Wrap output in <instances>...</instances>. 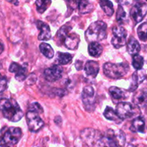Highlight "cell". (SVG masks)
<instances>
[{
  "instance_id": "cell-14",
  "label": "cell",
  "mask_w": 147,
  "mask_h": 147,
  "mask_svg": "<svg viewBox=\"0 0 147 147\" xmlns=\"http://www.w3.org/2000/svg\"><path fill=\"white\" fill-rule=\"evenodd\" d=\"M9 70L12 73L15 74V79L18 81L22 82L26 79L27 69L18 63H15V62L11 63Z\"/></svg>"
},
{
  "instance_id": "cell-36",
  "label": "cell",
  "mask_w": 147,
  "mask_h": 147,
  "mask_svg": "<svg viewBox=\"0 0 147 147\" xmlns=\"http://www.w3.org/2000/svg\"><path fill=\"white\" fill-rule=\"evenodd\" d=\"M2 147H12V146H10L5 145V146H2Z\"/></svg>"
},
{
  "instance_id": "cell-23",
  "label": "cell",
  "mask_w": 147,
  "mask_h": 147,
  "mask_svg": "<svg viewBox=\"0 0 147 147\" xmlns=\"http://www.w3.org/2000/svg\"><path fill=\"white\" fill-rule=\"evenodd\" d=\"M100 5L102 10L107 16L111 17L113 15V5L110 0H100Z\"/></svg>"
},
{
  "instance_id": "cell-25",
  "label": "cell",
  "mask_w": 147,
  "mask_h": 147,
  "mask_svg": "<svg viewBox=\"0 0 147 147\" xmlns=\"http://www.w3.org/2000/svg\"><path fill=\"white\" fill-rule=\"evenodd\" d=\"M39 48H40V52L42 53V54L46 56V58H48V59H52L54 56V51H53V48L48 43H40Z\"/></svg>"
},
{
  "instance_id": "cell-31",
  "label": "cell",
  "mask_w": 147,
  "mask_h": 147,
  "mask_svg": "<svg viewBox=\"0 0 147 147\" xmlns=\"http://www.w3.org/2000/svg\"><path fill=\"white\" fill-rule=\"evenodd\" d=\"M126 17V13L124 11L123 8L121 5H119L118 8V11H117V13H116V20L118 22H122L124 19Z\"/></svg>"
},
{
  "instance_id": "cell-15",
  "label": "cell",
  "mask_w": 147,
  "mask_h": 147,
  "mask_svg": "<svg viewBox=\"0 0 147 147\" xmlns=\"http://www.w3.org/2000/svg\"><path fill=\"white\" fill-rule=\"evenodd\" d=\"M37 27L40 30V34L38 35L39 40H49L51 38V30L49 25L42 21H37Z\"/></svg>"
},
{
  "instance_id": "cell-33",
  "label": "cell",
  "mask_w": 147,
  "mask_h": 147,
  "mask_svg": "<svg viewBox=\"0 0 147 147\" xmlns=\"http://www.w3.org/2000/svg\"><path fill=\"white\" fill-rule=\"evenodd\" d=\"M7 2H9V3H12L15 5H18V0H6Z\"/></svg>"
},
{
  "instance_id": "cell-38",
  "label": "cell",
  "mask_w": 147,
  "mask_h": 147,
  "mask_svg": "<svg viewBox=\"0 0 147 147\" xmlns=\"http://www.w3.org/2000/svg\"><path fill=\"white\" fill-rule=\"evenodd\" d=\"M146 1H147V0H146Z\"/></svg>"
},
{
  "instance_id": "cell-37",
  "label": "cell",
  "mask_w": 147,
  "mask_h": 147,
  "mask_svg": "<svg viewBox=\"0 0 147 147\" xmlns=\"http://www.w3.org/2000/svg\"><path fill=\"white\" fill-rule=\"evenodd\" d=\"M128 147H134V146H132V145H129V146H128Z\"/></svg>"
},
{
  "instance_id": "cell-24",
  "label": "cell",
  "mask_w": 147,
  "mask_h": 147,
  "mask_svg": "<svg viewBox=\"0 0 147 147\" xmlns=\"http://www.w3.org/2000/svg\"><path fill=\"white\" fill-rule=\"evenodd\" d=\"M78 8L81 14H87L92 10L93 6L88 0H79Z\"/></svg>"
},
{
  "instance_id": "cell-1",
  "label": "cell",
  "mask_w": 147,
  "mask_h": 147,
  "mask_svg": "<svg viewBox=\"0 0 147 147\" xmlns=\"http://www.w3.org/2000/svg\"><path fill=\"white\" fill-rule=\"evenodd\" d=\"M0 111L5 118L12 122H18L23 116L20 107L12 98H2L0 100Z\"/></svg>"
},
{
  "instance_id": "cell-18",
  "label": "cell",
  "mask_w": 147,
  "mask_h": 147,
  "mask_svg": "<svg viewBox=\"0 0 147 147\" xmlns=\"http://www.w3.org/2000/svg\"><path fill=\"white\" fill-rule=\"evenodd\" d=\"M109 93H110V96L116 100H121L123 99L127 98V94L126 92L123 89L119 88L118 87H111L109 89Z\"/></svg>"
},
{
  "instance_id": "cell-2",
  "label": "cell",
  "mask_w": 147,
  "mask_h": 147,
  "mask_svg": "<svg viewBox=\"0 0 147 147\" xmlns=\"http://www.w3.org/2000/svg\"><path fill=\"white\" fill-rule=\"evenodd\" d=\"M71 27L68 25L62 26L58 31L56 38L58 44L63 43L68 49L75 50L78 48L80 42V36L76 33H70Z\"/></svg>"
},
{
  "instance_id": "cell-4",
  "label": "cell",
  "mask_w": 147,
  "mask_h": 147,
  "mask_svg": "<svg viewBox=\"0 0 147 147\" xmlns=\"http://www.w3.org/2000/svg\"><path fill=\"white\" fill-rule=\"evenodd\" d=\"M129 66L127 63H113L107 62L103 66V71L105 75L110 79L118 80L128 73Z\"/></svg>"
},
{
  "instance_id": "cell-11",
  "label": "cell",
  "mask_w": 147,
  "mask_h": 147,
  "mask_svg": "<svg viewBox=\"0 0 147 147\" xmlns=\"http://www.w3.org/2000/svg\"><path fill=\"white\" fill-rule=\"evenodd\" d=\"M116 113L121 120L131 118L135 115L136 107L129 102H120L116 106Z\"/></svg>"
},
{
  "instance_id": "cell-32",
  "label": "cell",
  "mask_w": 147,
  "mask_h": 147,
  "mask_svg": "<svg viewBox=\"0 0 147 147\" xmlns=\"http://www.w3.org/2000/svg\"><path fill=\"white\" fill-rule=\"evenodd\" d=\"M7 88V81L4 77L0 76V94L3 92Z\"/></svg>"
},
{
  "instance_id": "cell-22",
  "label": "cell",
  "mask_w": 147,
  "mask_h": 147,
  "mask_svg": "<svg viewBox=\"0 0 147 147\" xmlns=\"http://www.w3.org/2000/svg\"><path fill=\"white\" fill-rule=\"evenodd\" d=\"M104 116L107 118V120L114 121V122L119 123L120 122L122 121V120L118 117L116 111L114 110L112 107H107L104 111Z\"/></svg>"
},
{
  "instance_id": "cell-12",
  "label": "cell",
  "mask_w": 147,
  "mask_h": 147,
  "mask_svg": "<svg viewBox=\"0 0 147 147\" xmlns=\"http://www.w3.org/2000/svg\"><path fill=\"white\" fill-rule=\"evenodd\" d=\"M147 14V5L144 2L137 3L131 8L130 15L136 23L141 22Z\"/></svg>"
},
{
  "instance_id": "cell-21",
  "label": "cell",
  "mask_w": 147,
  "mask_h": 147,
  "mask_svg": "<svg viewBox=\"0 0 147 147\" xmlns=\"http://www.w3.org/2000/svg\"><path fill=\"white\" fill-rule=\"evenodd\" d=\"M102 46L98 42L90 43L88 46L89 54L93 57H99L102 53Z\"/></svg>"
},
{
  "instance_id": "cell-10",
  "label": "cell",
  "mask_w": 147,
  "mask_h": 147,
  "mask_svg": "<svg viewBox=\"0 0 147 147\" xmlns=\"http://www.w3.org/2000/svg\"><path fill=\"white\" fill-rule=\"evenodd\" d=\"M27 123H28V129L31 132H37L41 129L44 125V122L40 118L38 113L29 110L26 114Z\"/></svg>"
},
{
  "instance_id": "cell-6",
  "label": "cell",
  "mask_w": 147,
  "mask_h": 147,
  "mask_svg": "<svg viewBox=\"0 0 147 147\" xmlns=\"http://www.w3.org/2000/svg\"><path fill=\"white\" fill-rule=\"evenodd\" d=\"M80 136L89 147H103L104 135L99 131L91 128H85L81 131Z\"/></svg>"
},
{
  "instance_id": "cell-35",
  "label": "cell",
  "mask_w": 147,
  "mask_h": 147,
  "mask_svg": "<svg viewBox=\"0 0 147 147\" xmlns=\"http://www.w3.org/2000/svg\"><path fill=\"white\" fill-rule=\"evenodd\" d=\"M124 0H115V2H118V3H121V2H123Z\"/></svg>"
},
{
  "instance_id": "cell-27",
  "label": "cell",
  "mask_w": 147,
  "mask_h": 147,
  "mask_svg": "<svg viewBox=\"0 0 147 147\" xmlns=\"http://www.w3.org/2000/svg\"><path fill=\"white\" fill-rule=\"evenodd\" d=\"M72 56L69 53H58L57 61L61 65H66L71 61Z\"/></svg>"
},
{
  "instance_id": "cell-28",
  "label": "cell",
  "mask_w": 147,
  "mask_h": 147,
  "mask_svg": "<svg viewBox=\"0 0 147 147\" xmlns=\"http://www.w3.org/2000/svg\"><path fill=\"white\" fill-rule=\"evenodd\" d=\"M138 38L142 41H147V22H144L137 30Z\"/></svg>"
},
{
  "instance_id": "cell-19",
  "label": "cell",
  "mask_w": 147,
  "mask_h": 147,
  "mask_svg": "<svg viewBox=\"0 0 147 147\" xmlns=\"http://www.w3.org/2000/svg\"><path fill=\"white\" fill-rule=\"evenodd\" d=\"M131 131L132 132L144 133L145 130V121L142 117H137L133 121L131 126Z\"/></svg>"
},
{
  "instance_id": "cell-9",
  "label": "cell",
  "mask_w": 147,
  "mask_h": 147,
  "mask_svg": "<svg viewBox=\"0 0 147 147\" xmlns=\"http://www.w3.org/2000/svg\"><path fill=\"white\" fill-rule=\"evenodd\" d=\"M127 31L124 28L121 26L113 28V38L111 43L114 48L118 49L124 46L126 43Z\"/></svg>"
},
{
  "instance_id": "cell-5",
  "label": "cell",
  "mask_w": 147,
  "mask_h": 147,
  "mask_svg": "<svg viewBox=\"0 0 147 147\" xmlns=\"http://www.w3.org/2000/svg\"><path fill=\"white\" fill-rule=\"evenodd\" d=\"M22 131L18 127H5L0 131V145L12 146L19 142Z\"/></svg>"
},
{
  "instance_id": "cell-30",
  "label": "cell",
  "mask_w": 147,
  "mask_h": 147,
  "mask_svg": "<svg viewBox=\"0 0 147 147\" xmlns=\"http://www.w3.org/2000/svg\"><path fill=\"white\" fill-rule=\"evenodd\" d=\"M29 110L36 113L38 114L43 113V107L38 102H32V104H30V105L29 107Z\"/></svg>"
},
{
  "instance_id": "cell-7",
  "label": "cell",
  "mask_w": 147,
  "mask_h": 147,
  "mask_svg": "<svg viewBox=\"0 0 147 147\" xmlns=\"http://www.w3.org/2000/svg\"><path fill=\"white\" fill-rule=\"evenodd\" d=\"M125 142V135L121 131L110 129L103 137V147H123Z\"/></svg>"
},
{
  "instance_id": "cell-8",
  "label": "cell",
  "mask_w": 147,
  "mask_h": 147,
  "mask_svg": "<svg viewBox=\"0 0 147 147\" xmlns=\"http://www.w3.org/2000/svg\"><path fill=\"white\" fill-rule=\"evenodd\" d=\"M95 92L91 86H86L84 87L82 94L83 104L88 112H93L95 107Z\"/></svg>"
},
{
  "instance_id": "cell-16",
  "label": "cell",
  "mask_w": 147,
  "mask_h": 147,
  "mask_svg": "<svg viewBox=\"0 0 147 147\" xmlns=\"http://www.w3.org/2000/svg\"><path fill=\"white\" fill-rule=\"evenodd\" d=\"M100 71L99 63L94 61H88L84 66V71L87 76L95 78Z\"/></svg>"
},
{
  "instance_id": "cell-17",
  "label": "cell",
  "mask_w": 147,
  "mask_h": 147,
  "mask_svg": "<svg viewBox=\"0 0 147 147\" xmlns=\"http://www.w3.org/2000/svg\"><path fill=\"white\" fill-rule=\"evenodd\" d=\"M134 104L141 108L147 107V92L144 90L136 92L133 99Z\"/></svg>"
},
{
  "instance_id": "cell-3",
  "label": "cell",
  "mask_w": 147,
  "mask_h": 147,
  "mask_svg": "<svg viewBox=\"0 0 147 147\" xmlns=\"http://www.w3.org/2000/svg\"><path fill=\"white\" fill-rule=\"evenodd\" d=\"M107 37V25L102 21L92 22L85 32V38L90 43L99 42Z\"/></svg>"
},
{
  "instance_id": "cell-20",
  "label": "cell",
  "mask_w": 147,
  "mask_h": 147,
  "mask_svg": "<svg viewBox=\"0 0 147 147\" xmlns=\"http://www.w3.org/2000/svg\"><path fill=\"white\" fill-rule=\"evenodd\" d=\"M141 50V46L139 43L135 39L134 37H131L127 43V51L128 53L132 56L138 54Z\"/></svg>"
},
{
  "instance_id": "cell-13",
  "label": "cell",
  "mask_w": 147,
  "mask_h": 147,
  "mask_svg": "<svg viewBox=\"0 0 147 147\" xmlns=\"http://www.w3.org/2000/svg\"><path fill=\"white\" fill-rule=\"evenodd\" d=\"M63 69L59 65H53L51 67L47 68L44 71V77L47 81L54 82L61 78Z\"/></svg>"
},
{
  "instance_id": "cell-34",
  "label": "cell",
  "mask_w": 147,
  "mask_h": 147,
  "mask_svg": "<svg viewBox=\"0 0 147 147\" xmlns=\"http://www.w3.org/2000/svg\"><path fill=\"white\" fill-rule=\"evenodd\" d=\"M3 51H4V46L3 44L0 42V54L3 52Z\"/></svg>"
},
{
  "instance_id": "cell-26",
  "label": "cell",
  "mask_w": 147,
  "mask_h": 147,
  "mask_svg": "<svg viewBox=\"0 0 147 147\" xmlns=\"http://www.w3.org/2000/svg\"><path fill=\"white\" fill-rule=\"evenodd\" d=\"M51 4V0H36L35 5H36L37 11L39 13L43 14L50 7Z\"/></svg>"
},
{
  "instance_id": "cell-29",
  "label": "cell",
  "mask_w": 147,
  "mask_h": 147,
  "mask_svg": "<svg viewBox=\"0 0 147 147\" xmlns=\"http://www.w3.org/2000/svg\"><path fill=\"white\" fill-rule=\"evenodd\" d=\"M132 65L134 68H135L136 70H141L144 66V59H143L142 56L138 54L133 56Z\"/></svg>"
}]
</instances>
